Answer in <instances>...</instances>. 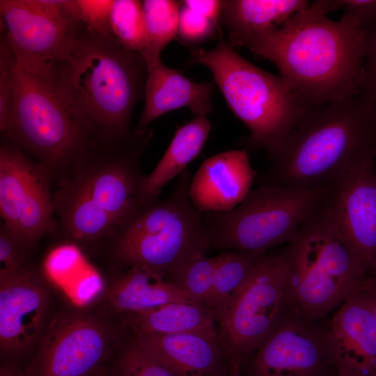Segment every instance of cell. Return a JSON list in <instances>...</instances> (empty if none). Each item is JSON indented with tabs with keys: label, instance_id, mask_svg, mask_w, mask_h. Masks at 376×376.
I'll list each match as a JSON object with an SVG mask.
<instances>
[{
	"label": "cell",
	"instance_id": "cell-29",
	"mask_svg": "<svg viewBox=\"0 0 376 376\" xmlns=\"http://www.w3.org/2000/svg\"><path fill=\"white\" fill-rule=\"evenodd\" d=\"M113 0H69L68 7L74 19L88 31L102 37L115 39L110 17Z\"/></svg>",
	"mask_w": 376,
	"mask_h": 376
},
{
	"label": "cell",
	"instance_id": "cell-30",
	"mask_svg": "<svg viewBox=\"0 0 376 376\" xmlns=\"http://www.w3.org/2000/svg\"><path fill=\"white\" fill-rule=\"evenodd\" d=\"M13 54L5 37L0 47V130L4 137L9 130L14 100Z\"/></svg>",
	"mask_w": 376,
	"mask_h": 376
},
{
	"label": "cell",
	"instance_id": "cell-17",
	"mask_svg": "<svg viewBox=\"0 0 376 376\" xmlns=\"http://www.w3.org/2000/svg\"><path fill=\"white\" fill-rule=\"evenodd\" d=\"M337 376H376V318L359 285L330 320Z\"/></svg>",
	"mask_w": 376,
	"mask_h": 376
},
{
	"label": "cell",
	"instance_id": "cell-21",
	"mask_svg": "<svg viewBox=\"0 0 376 376\" xmlns=\"http://www.w3.org/2000/svg\"><path fill=\"white\" fill-rule=\"evenodd\" d=\"M125 269L117 274L106 295L110 311L119 316L170 302L194 301L185 292L150 269L141 266Z\"/></svg>",
	"mask_w": 376,
	"mask_h": 376
},
{
	"label": "cell",
	"instance_id": "cell-24",
	"mask_svg": "<svg viewBox=\"0 0 376 376\" xmlns=\"http://www.w3.org/2000/svg\"><path fill=\"white\" fill-rule=\"evenodd\" d=\"M211 125L205 115L194 116L175 132L169 147L154 170L146 176L143 191L147 201L159 198L163 187L200 154Z\"/></svg>",
	"mask_w": 376,
	"mask_h": 376
},
{
	"label": "cell",
	"instance_id": "cell-10",
	"mask_svg": "<svg viewBox=\"0 0 376 376\" xmlns=\"http://www.w3.org/2000/svg\"><path fill=\"white\" fill-rule=\"evenodd\" d=\"M284 249L260 257L248 279L215 315L219 338L235 371L294 308Z\"/></svg>",
	"mask_w": 376,
	"mask_h": 376
},
{
	"label": "cell",
	"instance_id": "cell-9",
	"mask_svg": "<svg viewBox=\"0 0 376 376\" xmlns=\"http://www.w3.org/2000/svg\"><path fill=\"white\" fill-rule=\"evenodd\" d=\"M331 186L305 189L260 184L233 210L210 213L205 221L211 249L265 254L292 242Z\"/></svg>",
	"mask_w": 376,
	"mask_h": 376
},
{
	"label": "cell",
	"instance_id": "cell-1",
	"mask_svg": "<svg viewBox=\"0 0 376 376\" xmlns=\"http://www.w3.org/2000/svg\"><path fill=\"white\" fill-rule=\"evenodd\" d=\"M335 9V0L317 1L236 47L272 63L305 109L353 96L359 92L368 32L347 14L329 18Z\"/></svg>",
	"mask_w": 376,
	"mask_h": 376
},
{
	"label": "cell",
	"instance_id": "cell-2",
	"mask_svg": "<svg viewBox=\"0 0 376 376\" xmlns=\"http://www.w3.org/2000/svg\"><path fill=\"white\" fill-rule=\"evenodd\" d=\"M50 65L58 93L93 141L116 143L132 136V111L146 79V63L139 52L79 22L67 53Z\"/></svg>",
	"mask_w": 376,
	"mask_h": 376
},
{
	"label": "cell",
	"instance_id": "cell-20",
	"mask_svg": "<svg viewBox=\"0 0 376 376\" xmlns=\"http://www.w3.org/2000/svg\"><path fill=\"white\" fill-rule=\"evenodd\" d=\"M145 61V105L136 131L148 130L154 120L179 108H189L195 116H207L212 112L211 96L214 89L212 82H194L164 65L160 58Z\"/></svg>",
	"mask_w": 376,
	"mask_h": 376
},
{
	"label": "cell",
	"instance_id": "cell-34",
	"mask_svg": "<svg viewBox=\"0 0 376 376\" xmlns=\"http://www.w3.org/2000/svg\"><path fill=\"white\" fill-rule=\"evenodd\" d=\"M338 8L353 17L365 31L376 26V0H335Z\"/></svg>",
	"mask_w": 376,
	"mask_h": 376
},
{
	"label": "cell",
	"instance_id": "cell-40",
	"mask_svg": "<svg viewBox=\"0 0 376 376\" xmlns=\"http://www.w3.org/2000/svg\"><path fill=\"white\" fill-rule=\"evenodd\" d=\"M107 376H113V375L107 370Z\"/></svg>",
	"mask_w": 376,
	"mask_h": 376
},
{
	"label": "cell",
	"instance_id": "cell-7",
	"mask_svg": "<svg viewBox=\"0 0 376 376\" xmlns=\"http://www.w3.org/2000/svg\"><path fill=\"white\" fill-rule=\"evenodd\" d=\"M185 169L171 194L147 203L110 240L122 268L141 266L166 277L211 250L210 228L189 198Z\"/></svg>",
	"mask_w": 376,
	"mask_h": 376
},
{
	"label": "cell",
	"instance_id": "cell-31",
	"mask_svg": "<svg viewBox=\"0 0 376 376\" xmlns=\"http://www.w3.org/2000/svg\"><path fill=\"white\" fill-rule=\"evenodd\" d=\"M29 249L31 247L2 221L0 226V275L27 268L26 258Z\"/></svg>",
	"mask_w": 376,
	"mask_h": 376
},
{
	"label": "cell",
	"instance_id": "cell-23",
	"mask_svg": "<svg viewBox=\"0 0 376 376\" xmlns=\"http://www.w3.org/2000/svg\"><path fill=\"white\" fill-rule=\"evenodd\" d=\"M310 3L305 0L222 1L219 22L233 48L246 38L273 31Z\"/></svg>",
	"mask_w": 376,
	"mask_h": 376
},
{
	"label": "cell",
	"instance_id": "cell-32",
	"mask_svg": "<svg viewBox=\"0 0 376 376\" xmlns=\"http://www.w3.org/2000/svg\"><path fill=\"white\" fill-rule=\"evenodd\" d=\"M219 25L182 4L178 36L186 43L197 44L221 34Z\"/></svg>",
	"mask_w": 376,
	"mask_h": 376
},
{
	"label": "cell",
	"instance_id": "cell-3",
	"mask_svg": "<svg viewBox=\"0 0 376 376\" xmlns=\"http://www.w3.org/2000/svg\"><path fill=\"white\" fill-rule=\"evenodd\" d=\"M152 134L135 130L123 142L95 143L56 180L57 230L78 242L110 240L150 202L141 159Z\"/></svg>",
	"mask_w": 376,
	"mask_h": 376
},
{
	"label": "cell",
	"instance_id": "cell-26",
	"mask_svg": "<svg viewBox=\"0 0 376 376\" xmlns=\"http://www.w3.org/2000/svg\"><path fill=\"white\" fill-rule=\"evenodd\" d=\"M147 31L144 60L160 58L162 51L177 36L182 1H142Z\"/></svg>",
	"mask_w": 376,
	"mask_h": 376
},
{
	"label": "cell",
	"instance_id": "cell-4",
	"mask_svg": "<svg viewBox=\"0 0 376 376\" xmlns=\"http://www.w3.org/2000/svg\"><path fill=\"white\" fill-rule=\"evenodd\" d=\"M375 155L376 106L359 92L306 109L260 182L329 187Z\"/></svg>",
	"mask_w": 376,
	"mask_h": 376
},
{
	"label": "cell",
	"instance_id": "cell-28",
	"mask_svg": "<svg viewBox=\"0 0 376 376\" xmlns=\"http://www.w3.org/2000/svg\"><path fill=\"white\" fill-rule=\"evenodd\" d=\"M107 370L113 376H174L132 337L123 341Z\"/></svg>",
	"mask_w": 376,
	"mask_h": 376
},
{
	"label": "cell",
	"instance_id": "cell-6",
	"mask_svg": "<svg viewBox=\"0 0 376 376\" xmlns=\"http://www.w3.org/2000/svg\"><path fill=\"white\" fill-rule=\"evenodd\" d=\"M13 57V106L3 138L44 166L56 181L95 142L61 97L50 63H26Z\"/></svg>",
	"mask_w": 376,
	"mask_h": 376
},
{
	"label": "cell",
	"instance_id": "cell-37",
	"mask_svg": "<svg viewBox=\"0 0 376 376\" xmlns=\"http://www.w3.org/2000/svg\"><path fill=\"white\" fill-rule=\"evenodd\" d=\"M0 376H28L27 372L24 373L13 363H3L0 368Z\"/></svg>",
	"mask_w": 376,
	"mask_h": 376
},
{
	"label": "cell",
	"instance_id": "cell-11",
	"mask_svg": "<svg viewBox=\"0 0 376 376\" xmlns=\"http://www.w3.org/2000/svg\"><path fill=\"white\" fill-rule=\"evenodd\" d=\"M53 177L12 141L0 148V213L3 222L32 247L57 231Z\"/></svg>",
	"mask_w": 376,
	"mask_h": 376
},
{
	"label": "cell",
	"instance_id": "cell-14",
	"mask_svg": "<svg viewBox=\"0 0 376 376\" xmlns=\"http://www.w3.org/2000/svg\"><path fill=\"white\" fill-rule=\"evenodd\" d=\"M0 13L15 58L29 63L61 59L79 25L70 13L68 0H1Z\"/></svg>",
	"mask_w": 376,
	"mask_h": 376
},
{
	"label": "cell",
	"instance_id": "cell-12",
	"mask_svg": "<svg viewBox=\"0 0 376 376\" xmlns=\"http://www.w3.org/2000/svg\"><path fill=\"white\" fill-rule=\"evenodd\" d=\"M330 320L308 319L293 308L240 370L242 376H335ZM336 372V371H335Z\"/></svg>",
	"mask_w": 376,
	"mask_h": 376
},
{
	"label": "cell",
	"instance_id": "cell-35",
	"mask_svg": "<svg viewBox=\"0 0 376 376\" xmlns=\"http://www.w3.org/2000/svg\"><path fill=\"white\" fill-rule=\"evenodd\" d=\"M182 4L219 25L222 1L219 0H185Z\"/></svg>",
	"mask_w": 376,
	"mask_h": 376
},
{
	"label": "cell",
	"instance_id": "cell-25",
	"mask_svg": "<svg viewBox=\"0 0 376 376\" xmlns=\"http://www.w3.org/2000/svg\"><path fill=\"white\" fill-rule=\"evenodd\" d=\"M263 254L229 250L217 256L212 287L205 306L215 316L242 288Z\"/></svg>",
	"mask_w": 376,
	"mask_h": 376
},
{
	"label": "cell",
	"instance_id": "cell-39",
	"mask_svg": "<svg viewBox=\"0 0 376 376\" xmlns=\"http://www.w3.org/2000/svg\"><path fill=\"white\" fill-rule=\"evenodd\" d=\"M230 376H242L240 372L233 373Z\"/></svg>",
	"mask_w": 376,
	"mask_h": 376
},
{
	"label": "cell",
	"instance_id": "cell-38",
	"mask_svg": "<svg viewBox=\"0 0 376 376\" xmlns=\"http://www.w3.org/2000/svg\"><path fill=\"white\" fill-rule=\"evenodd\" d=\"M92 376H107V369L104 366L101 370H100L98 372L93 375Z\"/></svg>",
	"mask_w": 376,
	"mask_h": 376
},
{
	"label": "cell",
	"instance_id": "cell-27",
	"mask_svg": "<svg viewBox=\"0 0 376 376\" xmlns=\"http://www.w3.org/2000/svg\"><path fill=\"white\" fill-rule=\"evenodd\" d=\"M110 25L116 42L125 49L142 52L146 47L147 31L142 1L114 0Z\"/></svg>",
	"mask_w": 376,
	"mask_h": 376
},
{
	"label": "cell",
	"instance_id": "cell-15",
	"mask_svg": "<svg viewBox=\"0 0 376 376\" xmlns=\"http://www.w3.org/2000/svg\"><path fill=\"white\" fill-rule=\"evenodd\" d=\"M315 212L366 269L376 272V168L361 165L331 185Z\"/></svg>",
	"mask_w": 376,
	"mask_h": 376
},
{
	"label": "cell",
	"instance_id": "cell-13",
	"mask_svg": "<svg viewBox=\"0 0 376 376\" xmlns=\"http://www.w3.org/2000/svg\"><path fill=\"white\" fill-rule=\"evenodd\" d=\"M118 339L115 332L91 317L58 316L45 329L28 376H92L104 367Z\"/></svg>",
	"mask_w": 376,
	"mask_h": 376
},
{
	"label": "cell",
	"instance_id": "cell-8",
	"mask_svg": "<svg viewBox=\"0 0 376 376\" xmlns=\"http://www.w3.org/2000/svg\"><path fill=\"white\" fill-rule=\"evenodd\" d=\"M284 251L293 306L308 319L327 317L368 274L348 246L315 210Z\"/></svg>",
	"mask_w": 376,
	"mask_h": 376
},
{
	"label": "cell",
	"instance_id": "cell-36",
	"mask_svg": "<svg viewBox=\"0 0 376 376\" xmlns=\"http://www.w3.org/2000/svg\"><path fill=\"white\" fill-rule=\"evenodd\" d=\"M359 287L370 301L376 318V272L368 274Z\"/></svg>",
	"mask_w": 376,
	"mask_h": 376
},
{
	"label": "cell",
	"instance_id": "cell-5",
	"mask_svg": "<svg viewBox=\"0 0 376 376\" xmlns=\"http://www.w3.org/2000/svg\"><path fill=\"white\" fill-rule=\"evenodd\" d=\"M190 55V63L210 69L228 106L249 129L247 147L265 150L269 159L276 156L306 109L285 80L242 57L222 34L214 49H191Z\"/></svg>",
	"mask_w": 376,
	"mask_h": 376
},
{
	"label": "cell",
	"instance_id": "cell-16",
	"mask_svg": "<svg viewBox=\"0 0 376 376\" xmlns=\"http://www.w3.org/2000/svg\"><path fill=\"white\" fill-rule=\"evenodd\" d=\"M48 295L29 267L0 275V349L17 354L41 338L48 311Z\"/></svg>",
	"mask_w": 376,
	"mask_h": 376
},
{
	"label": "cell",
	"instance_id": "cell-18",
	"mask_svg": "<svg viewBox=\"0 0 376 376\" xmlns=\"http://www.w3.org/2000/svg\"><path fill=\"white\" fill-rule=\"evenodd\" d=\"M257 175L245 149L215 155L201 164L191 180V203L200 213L230 211L250 192Z\"/></svg>",
	"mask_w": 376,
	"mask_h": 376
},
{
	"label": "cell",
	"instance_id": "cell-22",
	"mask_svg": "<svg viewBox=\"0 0 376 376\" xmlns=\"http://www.w3.org/2000/svg\"><path fill=\"white\" fill-rule=\"evenodd\" d=\"M132 336L194 334L219 336L213 312L191 301H174L120 316Z\"/></svg>",
	"mask_w": 376,
	"mask_h": 376
},
{
	"label": "cell",
	"instance_id": "cell-33",
	"mask_svg": "<svg viewBox=\"0 0 376 376\" xmlns=\"http://www.w3.org/2000/svg\"><path fill=\"white\" fill-rule=\"evenodd\" d=\"M359 92L376 106V26L368 32Z\"/></svg>",
	"mask_w": 376,
	"mask_h": 376
},
{
	"label": "cell",
	"instance_id": "cell-19",
	"mask_svg": "<svg viewBox=\"0 0 376 376\" xmlns=\"http://www.w3.org/2000/svg\"><path fill=\"white\" fill-rule=\"evenodd\" d=\"M131 336L174 376H230L237 372L219 336L194 334Z\"/></svg>",
	"mask_w": 376,
	"mask_h": 376
}]
</instances>
